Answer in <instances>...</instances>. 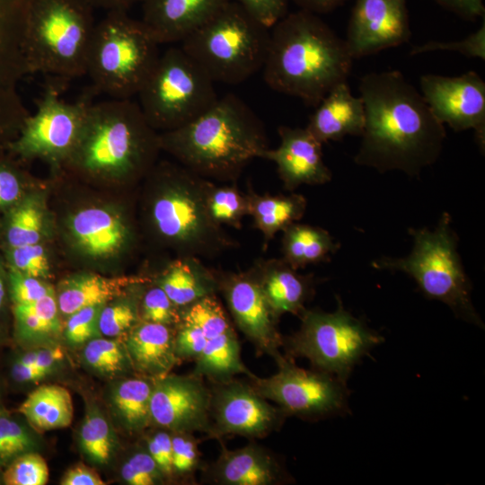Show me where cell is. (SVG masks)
I'll return each mask as SVG.
<instances>
[{
  "mask_svg": "<svg viewBox=\"0 0 485 485\" xmlns=\"http://www.w3.org/2000/svg\"><path fill=\"white\" fill-rule=\"evenodd\" d=\"M358 89L365 124L354 157L357 165L414 177L436 162L446 137L445 126L400 71L368 73Z\"/></svg>",
  "mask_w": 485,
  "mask_h": 485,
  "instance_id": "obj_1",
  "label": "cell"
},
{
  "mask_svg": "<svg viewBox=\"0 0 485 485\" xmlns=\"http://www.w3.org/2000/svg\"><path fill=\"white\" fill-rule=\"evenodd\" d=\"M353 60L345 40L318 14L299 9L270 28L261 70L269 88L315 107L347 82Z\"/></svg>",
  "mask_w": 485,
  "mask_h": 485,
  "instance_id": "obj_2",
  "label": "cell"
},
{
  "mask_svg": "<svg viewBox=\"0 0 485 485\" xmlns=\"http://www.w3.org/2000/svg\"><path fill=\"white\" fill-rule=\"evenodd\" d=\"M161 148L187 169L209 180L234 183L269 148L265 128L238 96L228 93L190 122L159 134Z\"/></svg>",
  "mask_w": 485,
  "mask_h": 485,
  "instance_id": "obj_3",
  "label": "cell"
},
{
  "mask_svg": "<svg viewBox=\"0 0 485 485\" xmlns=\"http://www.w3.org/2000/svg\"><path fill=\"white\" fill-rule=\"evenodd\" d=\"M159 148L160 136L139 104L110 99L90 104L68 159L87 173L127 178L146 171Z\"/></svg>",
  "mask_w": 485,
  "mask_h": 485,
  "instance_id": "obj_4",
  "label": "cell"
},
{
  "mask_svg": "<svg viewBox=\"0 0 485 485\" xmlns=\"http://www.w3.org/2000/svg\"><path fill=\"white\" fill-rule=\"evenodd\" d=\"M156 188L149 219L156 234L180 256L215 258L235 249L238 242L211 217L207 180L183 165H162L154 173Z\"/></svg>",
  "mask_w": 485,
  "mask_h": 485,
  "instance_id": "obj_5",
  "label": "cell"
},
{
  "mask_svg": "<svg viewBox=\"0 0 485 485\" xmlns=\"http://www.w3.org/2000/svg\"><path fill=\"white\" fill-rule=\"evenodd\" d=\"M269 30L231 0L180 47L214 83L238 84L262 69Z\"/></svg>",
  "mask_w": 485,
  "mask_h": 485,
  "instance_id": "obj_6",
  "label": "cell"
},
{
  "mask_svg": "<svg viewBox=\"0 0 485 485\" xmlns=\"http://www.w3.org/2000/svg\"><path fill=\"white\" fill-rule=\"evenodd\" d=\"M409 233L413 246L407 256L381 257L372 266L407 274L426 296L446 304L460 319L483 328L472 301L471 283L457 250L458 238L448 213L441 216L433 229L410 228Z\"/></svg>",
  "mask_w": 485,
  "mask_h": 485,
  "instance_id": "obj_7",
  "label": "cell"
},
{
  "mask_svg": "<svg viewBox=\"0 0 485 485\" xmlns=\"http://www.w3.org/2000/svg\"><path fill=\"white\" fill-rule=\"evenodd\" d=\"M159 43L128 12H108L95 24L86 74L95 93L111 99L137 95L160 57Z\"/></svg>",
  "mask_w": 485,
  "mask_h": 485,
  "instance_id": "obj_8",
  "label": "cell"
},
{
  "mask_svg": "<svg viewBox=\"0 0 485 485\" xmlns=\"http://www.w3.org/2000/svg\"><path fill=\"white\" fill-rule=\"evenodd\" d=\"M93 10L84 0H36L25 34L28 74L85 75L95 27Z\"/></svg>",
  "mask_w": 485,
  "mask_h": 485,
  "instance_id": "obj_9",
  "label": "cell"
},
{
  "mask_svg": "<svg viewBox=\"0 0 485 485\" xmlns=\"http://www.w3.org/2000/svg\"><path fill=\"white\" fill-rule=\"evenodd\" d=\"M299 317V330L283 339L289 357L306 358L314 369L346 382L355 366L384 341L347 311L339 297L333 312L305 309Z\"/></svg>",
  "mask_w": 485,
  "mask_h": 485,
  "instance_id": "obj_10",
  "label": "cell"
},
{
  "mask_svg": "<svg viewBox=\"0 0 485 485\" xmlns=\"http://www.w3.org/2000/svg\"><path fill=\"white\" fill-rule=\"evenodd\" d=\"M215 83L181 47L167 48L137 93L139 106L155 130L178 128L218 99Z\"/></svg>",
  "mask_w": 485,
  "mask_h": 485,
  "instance_id": "obj_11",
  "label": "cell"
},
{
  "mask_svg": "<svg viewBox=\"0 0 485 485\" xmlns=\"http://www.w3.org/2000/svg\"><path fill=\"white\" fill-rule=\"evenodd\" d=\"M273 357L277 373L249 379L262 397L278 404L287 416L318 419L348 410L346 381L316 369L301 368L280 353Z\"/></svg>",
  "mask_w": 485,
  "mask_h": 485,
  "instance_id": "obj_12",
  "label": "cell"
},
{
  "mask_svg": "<svg viewBox=\"0 0 485 485\" xmlns=\"http://www.w3.org/2000/svg\"><path fill=\"white\" fill-rule=\"evenodd\" d=\"M89 94L74 102L60 98L48 85L33 114L25 119L17 137L7 146L23 159L58 161L69 158L80 137L91 104Z\"/></svg>",
  "mask_w": 485,
  "mask_h": 485,
  "instance_id": "obj_13",
  "label": "cell"
},
{
  "mask_svg": "<svg viewBox=\"0 0 485 485\" xmlns=\"http://www.w3.org/2000/svg\"><path fill=\"white\" fill-rule=\"evenodd\" d=\"M35 0H0V142L13 141L30 112L19 93L28 74L25 34Z\"/></svg>",
  "mask_w": 485,
  "mask_h": 485,
  "instance_id": "obj_14",
  "label": "cell"
},
{
  "mask_svg": "<svg viewBox=\"0 0 485 485\" xmlns=\"http://www.w3.org/2000/svg\"><path fill=\"white\" fill-rule=\"evenodd\" d=\"M212 383L210 436L264 437L278 430L287 417L279 407L269 403L251 384L233 378Z\"/></svg>",
  "mask_w": 485,
  "mask_h": 485,
  "instance_id": "obj_15",
  "label": "cell"
},
{
  "mask_svg": "<svg viewBox=\"0 0 485 485\" xmlns=\"http://www.w3.org/2000/svg\"><path fill=\"white\" fill-rule=\"evenodd\" d=\"M421 94L436 119L456 132L474 130L480 149L485 148V82L474 71L458 76L423 75Z\"/></svg>",
  "mask_w": 485,
  "mask_h": 485,
  "instance_id": "obj_16",
  "label": "cell"
},
{
  "mask_svg": "<svg viewBox=\"0 0 485 485\" xmlns=\"http://www.w3.org/2000/svg\"><path fill=\"white\" fill-rule=\"evenodd\" d=\"M216 274L218 291L223 294L237 328L259 352L272 357L279 353L284 339L278 329L279 319L267 301L256 263L245 271Z\"/></svg>",
  "mask_w": 485,
  "mask_h": 485,
  "instance_id": "obj_17",
  "label": "cell"
},
{
  "mask_svg": "<svg viewBox=\"0 0 485 485\" xmlns=\"http://www.w3.org/2000/svg\"><path fill=\"white\" fill-rule=\"evenodd\" d=\"M211 392L203 377L170 373L154 379L151 424L170 432H206L210 426Z\"/></svg>",
  "mask_w": 485,
  "mask_h": 485,
  "instance_id": "obj_18",
  "label": "cell"
},
{
  "mask_svg": "<svg viewBox=\"0 0 485 485\" xmlns=\"http://www.w3.org/2000/svg\"><path fill=\"white\" fill-rule=\"evenodd\" d=\"M407 0H355L345 41L354 59L407 43Z\"/></svg>",
  "mask_w": 485,
  "mask_h": 485,
  "instance_id": "obj_19",
  "label": "cell"
},
{
  "mask_svg": "<svg viewBox=\"0 0 485 485\" xmlns=\"http://www.w3.org/2000/svg\"><path fill=\"white\" fill-rule=\"evenodd\" d=\"M280 143L269 148L263 159L275 163L284 189L294 191L302 185H323L332 178L322 156V144L306 128L279 126Z\"/></svg>",
  "mask_w": 485,
  "mask_h": 485,
  "instance_id": "obj_20",
  "label": "cell"
},
{
  "mask_svg": "<svg viewBox=\"0 0 485 485\" xmlns=\"http://www.w3.org/2000/svg\"><path fill=\"white\" fill-rule=\"evenodd\" d=\"M219 485H274L288 481L278 460L266 448L249 444L234 450L223 448L206 472Z\"/></svg>",
  "mask_w": 485,
  "mask_h": 485,
  "instance_id": "obj_21",
  "label": "cell"
},
{
  "mask_svg": "<svg viewBox=\"0 0 485 485\" xmlns=\"http://www.w3.org/2000/svg\"><path fill=\"white\" fill-rule=\"evenodd\" d=\"M231 0H143V22L159 44L183 40Z\"/></svg>",
  "mask_w": 485,
  "mask_h": 485,
  "instance_id": "obj_22",
  "label": "cell"
},
{
  "mask_svg": "<svg viewBox=\"0 0 485 485\" xmlns=\"http://www.w3.org/2000/svg\"><path fill=\"white\" fill-rule=\"evenodd\" d=\"M176 327L139 321L122 338L133 370L157 378L180 363L174 348Z\"/></svg>",
  "mask_w": 485,
  "mask_h": 485,
  "instance_id": "obj_23",
  "label": "cell"
},
{
  "mask_svg": "<svg viewBox=\"0 0 485 485\" xmlns=\"http://www.w3.org/2000/svg\"><path fill=\"white\" fill-rule=\"evenodd\" d=\"M365 108L361 96H354L347 82L333 87L315 106L305 127L322 144L347 136H361Z\"/></svg>",
  "mask_w": 485,
  "mask_h": 485,
  "instance_id": "obj_24",
  "label": "cell"
},
{
  "mask_svg": "<svg viewBox=\"0 0 485 485\" xmlns=\"http://www.w3.org/2000/svg\"><path fill=\"white\" fill-rule=\"evenodd\" d=\"M262 290L275 316H300L314 293V278L302 275L281 259L256 262Z\"/></svg>",
  "mask_w": 485,
  "mask_h": 485,
  "instance_id": "obj_25",
  "label": "cell"
},
{
  "mask_svg": "<svg viewBox=\"0 0 485 485\" xmlns=\"http://www.w3.org/2000/svg\"><path fill=\"white\" fill-rule=\"evenodd\" d=\"M70 230L78 246L88 255L104 258L119 252L129 239V229L117 213L101 207L76 212Z\"/></svg>",
  "mask_w": 485,
  "mask_h": 485,
  "instance_id": "obj_26",
  "label": "cell"
},
{
  "mask_svg": "<svg viewBox=\"0 0 485 485\" xmlns=\"http://www.w3.org/2000/svg\"><path fill=\"white\" fill-rule=\"evenodd\" d=\"M150 281L151 278L142 276L76 275L60 284L56 295L58 310L67 317L82 308L105 304L127 295L128 288Z\"/></svg>",
  "mask_w": 485,
  "mask_h": 485,
  "instance_id": "obj_27",
  "label": "cell"
},
{
  "mask_svg": "<svg viewBox=\"0 0 485 485\" xmlns=\"http://www.w3.org/2000/svg\"><path fill=\"white\" fill-rule=\"evenodd\" d=\"M155 284L180 309L218 291L216 272L207 268L201 259L190 256L171 261Z\"/></svg>",
  "mask_w": 485,
  "mask_h": 485,
  "instance_id": "obj_28",
  "label": "cell"
},
{
  "mask_svg": "<svg viewBox=\"0 0 485 485\" xmlns=\"http://www.w3.org/2000/svg\"><path fill=\"white\" fill-rule=\"evenodd\" d=\"M13 335L25 349L56 344L63 331L56 293L27 304H12Z\"/></svg>",
  "mask_w": 485,
  "mask_h": 485,
  "instance_id": "obj_29",
  "label": "cell"
},
{
  "mask_svg": "<svg viewBox=\"0 0 485 485\" xmlns=\"http://www.w3.org/2000/svg\"><path fill=\"white\" fill-rule=\"evenodd\" d=\"M245 194L248 216L252 217L255 228L262 234L264 251L278 232L304 216L307 207L306 198L294 192L288 195H260L249 184Z\"/></svg>",
  "mask_w": 485,
  "mask_h": 485,
  "instance_id": "obj_30",
  "label": "cell"
},
{
  "mask_svg": "<svg viewBox=\"0 0 485 485\" xmlns=\"http://www.w3.org/2000/svg\"><path fill=\"white\" fill-rule=\"evenodd\" d=\"M17 412L37 432L48 431L70 426L74 406L66 388L58 384H42L29 393Z\"/></svg>",
  "mask_w": 485,
  "mask_h": 485,
  "instance_id": "obj_31",
  "label": "cell"
},
{
  "mask_svg": "<svg viewBox=\"0 0 485 485\" xmlns=\"http://www.w3.org/2000/svg\"><path fill=\"white\" fill-rule=\"evenodd\" d=\"M282 233V259L295 269L329 261L340 249V243L322 227L296 222Z\"/></svg>",
  "mask_w": 485,
  "mask_h": 485,
  "instance_id": "obj_32",
  "label": "cell"
},
{
  "mask_svg": "<svg viewBox=\"0 0 485 485\" xmlns=\"http://www.w3.org/2000/svg\"><path fill=\"white\" fill-rule=\"evenodd\" d=\"M154 379L144 375L116 383L110 393L113 413L128 434L143 432L151 425L150 399Z\"/></svg>",
  "mask_w": 485,
  "mask_h": 485,
  "instance_id": "obj_33",
  "label": "cell"
},
{
  "mask_svg": "<svg viewBox=\"0 0 485 485\" xmlns=\"http://www.w3.org/2000/svg\"><path fill=\"white\" fill-rule=\"evenodd\" d=\"M193 374L207 376L211 382L228 380L237 374H244L249 378L255 375L242 361L240 344L234 329L207 340L196 358Z\"/></svg>",
  "mask_w": 485,
  "mask_h": 485,
  "instance_id": "obj_34",
  "label": "cell"
},
{
  "mask_svg": "<svg viewBox=\"0 0 485 485\" xmlns=\"http://www.w3.org/2000/svg\"><path fill=\"white\" fill-rule=\"evenodd\" d=\"M3 214V249L40 242L44 227V215L38 198L24 195Z\"/></svg>",
  "mask_w": 485,
  "mask_h": 485,
  "instance_id": "obj_35",
  "label": "cell"
},
{
  "mask_svg": "<svg viewBox=\"0 0 485 485\" xmlns=\"http://www.w3.org/2000/svg\"><path fill=\"white\" fill-rule=\"evenodd\" d=\"M117 437L109 420L95 405L86 409L79 430V445L91 462L103 465L109 463L117 447Z\"/></svg>",
  "mask_w": 485,
  "mask_h": 485,
  "instance_id": "obj_36",
  "label": "cell"
},
{
  "mask_svg": "<svg viewBox=\"0 0 485 485\" xmlns=\"http://www.w3.org/2000/svg\"><path fill=\"white\" fill-rule=\"evenodd\" d=\"M38 432L19 413L13 414L4 406L0 408V470L18 456L40 446Z\"/></svg>",
  "mask_w": 485,
  "mask_h": 485,
  "instance_id": "obj_37",
  "label": "cell"
},
{
  "mask_svg": "<svg viewBox=\"0 0 485 485\" xmlns=\"http://www.w3.org/2000/svg\"><path fill=\"white\" fill-rule=\"evenodd\" d=\"M86 366L105 377H119L133 370L121 338H96L88 341L82 352Z\"/></svg>",
  "mask_w": 485,
  "mask_h": 485,
  "instance_id": "obj_38",
  "label": "cell"
},
{
  "mask_svg": "<svg viewBox=\"0 0 485 485\" xmlns=\"http://www.w3.org/2000/svg\"><path fill=\"white\" fill-rule=\"evenodd\" d=\"M206 200L214 221L223 226L241 229L243 217L248 216V201L246 194L240 191L235 182L218 185L209 181Z\"/></svg>",
  "mask_w": 485,
  "mask_h": 485,
  "instance_id": "obj_39",
  "label": "cell"
},
{
  "mask_svg": "<svg viewBox=\"0 0 485 485\" xmlns=\"http://www.w3.org/2000/svg\"><path fill=\"white\" fill-rule=\"evenodd\" d=\"M181 321L199 328L207 340L234 329L216 294L181 308Z\"/></svg>",
  "mask_w": 485,
  "mask_h": 485,
  "instance_id": "obj_40",
  "label": "cell"
},
{
  "mask_svg": "<svg viewBox=\"0 0 485 485\" xmlns=\"http://www.w3.org/2000/svg\"><path fill=\"white\" fill-rule=\"evenodd\" d=\"M125 295L102 306L99 316V329L102 337L122 339L140 321L136 299Z\"/></svg>",
  "mask_w": 485,
  "mask_h": 485,
  "instance_id": "obj_41",
  "label": "cell"
},
{
  "mask_svg": "<svg viewBox=\"0 0 485 485\" xmlns=\"http://www.w3.org/2000/svg\"><path fill=\"white\" fill-rule=\"evenodd\" d=\"M48 475V463L37 451L18 456L2 472L4 485H44Z\"/></svg>",
  "mask_w": 485,
  "mask_h": 485,
  "instance_id": "obj_42",
  "label": "cell"
},
{
  "mask_svg": "<svg viewBox=\"0 0 485 485\" xmlns=\"http://www.w3.org/2000/svg\"><path fill=\"white\" fill-rule=\"evenodd\" d=\"M3 250L4 263L8 269L41 279L48 278V259L40 243Z\"/></svg>",
  "mask_w": 485,
  "mask_h": 485,
  "instance_id": "obj_43",
  "label": "cell"
},
{
  "mask_svg": "<svg viewBox=\"0 0 485 485\" xmlns=\"http://www.w3.org/2000/svg\"><path fill=\"white\" fill-rule=\"evenodd\" d=\"M139 317L141 321L176 327L181 322V309L155 284L141 298Z\"/></svg>",
  "mask_w": 485,
  "mask_h": 485,
  "instance_id": "obj_44",
  "label": "cell"
},
{
  "mask_svg": "<svg viewBox=\"0 0 485 485\" xmlns=\"http://www.w3.org/2000/svg\"><path fill=\"white\" fill-rule=\"evenodd\" d=\"M103 305L87 306L67 316L63 333L70 346H84L88 341L102 337L99 316Z\"/></svg>",
  "mask_w": 485,
  "mask_h": 485,
  "instance_id": "obj_45",
  "label": "cell"
},
{
  "mask_svg": "<svg viewBox=\"0 0 485 485\" xmlns=\"http://www.w3.org/2000/svg\"><path fill=\"white\" fill-rule=\"evenodd\" d=\"M454 51L467 57L485 60V17L481 26L461 40L438 41L429 40L421 45L413 46L410 55L416 56L433 51Z\"/></svg>",
  "mask_w": 485,
  "mask_h": 485,
  "instance_id": "obj_46",
  "label": "cell"
},
{
  "mask_svg": "<svg viewBox=\"0 0 485 485\" xmlns=\"http://www.w3.org/2000/svg\"><path fill=\"white\" fill-rule=\"evenodd\" d=\"M122 480L129 485H155L166 478L146 449L134 452L120 469Z\"/></svg>",
  "mask_w": 485,
  "mask_h": 485,
  "instance_id": "obj_47",
  "label": "cell"
},
{
  "mask_svg": "<svg viewBox=\"0 0 485 485\" xmlns=\"http://www.w3.org/2000/svg\"><path fill=\"white\" fill-rule=\"evenodd\" d=\"M7 279L9 300L12 304L32 303L55 293L53 287L41 278L8 268Z\"/></svg>",
  "mask_w": 485,
  "mask_h": 485,
  "instance_id": "obj_48",
  "label": "cell"
},
{
  "mask_svg": "<svg viewBox=\"0 0 485 485\" xmlns=\"http://www.w3.org/2000/svg\"><path fill=\"white\" fill-rule=\"evenodd\" d=\"M173 476L191 475L199 463L198 441L192 433L172 432Z\"/></svg>",
  "mask_w": 485,
  "mask_h": 485,
  "instance_id": "obj_49",
  "label": "cell"
},
{
  "mask_svg": "<svg viewBox=\"0 0 485 485\" xmlns=\"http://www.w3.org/2000/svg\"><path fill=\"white\" fill-rule=\"evenodd\" d=\"M24 178L10 161L0 158V212H4L24 196Z\"/></svg>",
  "mask_w": 485,
  "mask_h": 485,
  "instance_id": "obj_50",
  "label": "cell"
},
{
  "mask_svg": "<svg viewBox=\"0 0 485 485\" xmlns=\"http://www.w3.org/2000/svg\"><path fill=\"white\" fill-rule=\"evenodd\" d=\"M207 339L197 326L180 322L176 326L174 348L177 357L182 359L196 358L201 354Z\"/></svg>",
  "mask_w": 485,
  "mask_h": 485,
  "instance_id": "obj_51",
  "label": "cell"
},
{
  "mask_svg": "<svg viewBox=\"0 0 485 485\" xmlns=\"http://www.w3.org/2000/svg\"><path fill=\"white\" fill-rule=\"evenodd\" d=\"M265 27L272 28L287 13L288 0H235Z\"/></svg>",
  "mask_w": 485,
  "mask_h": 485,
  "instance_id": "obj_52",
  "label": "cell"
},
{
  "mask_svg": "<svg viewBox=\"0 0 485 485\" xmlns=\"http://www.w3.org/2000/svg\"><path fill=\"white\" fill-rule=\"evenodd\" d=\"M160 429L146 438V450L168 480L173 476L172 432Z\"/></svg>",
  "mask_w": 485,
  "mask_h": 485,
  "instance_id": "obj_53",
  "label": "cell"
},
{
  "mask_svg": "<svg viewBox=\"0 0 485 485\" xmlns=\"http://www.w3.org/2000/svg\"><path fill=\"white\" fill-rule=\"evenodd\" d=\"M444 9L471 22L485 17L483 0H433Z\"/></svg>",
  "mask_w": 485,
  "mask_h": 485,
  "instance_id": "obj_54",
  "label": "cell"
},
{
  "mask_svg": "<svg viewBox=\"0 0 485 485\" xmlns=\"http://www.w3.org/2000/svg\"><path fill=\"white\" fill-rule=\"evenodd\" d=\"M62 485H103L104 481L93 469L78 463L69 468L63 475Z\"/></svg>",
  "mask_w": 485,
  "mask_h": 485,
  "instance_id": "obj_55",
  "label": "cell"
},
{
  "mask_svg": "<svg viewBox=\"0 0 485 485\" xmlns=\"http://www.w3.org/2000/svg\"><path fill=\"white\" fill-rule=\"evenodd\" d=\"M299 9L315 14L328 13L344 4L349 0H291Z\"/></svg>",
  "mask_w": 485,
  "mask_h": 485,
  "instance_id": "obj_56",
  "label": "cell"
},
{
  "mask_svg": "<svg viewBox=\"0 0 485 485\" xmlns=\"http://www.w3.org/2000/svg\"><path fill=\"white\" fill-rule=\"evenodd\" d=\"M93 9L100 8L108 12H128L134 4L143 0H84Z\"/></svg>",
  "mask_w": 485,
  "mask_h": 485,
  "instance_id": "obj_57",
  "label": "cell"
},
{
  "mask_svg": "<svg viewBox=\"0 0 485 485\" xmlns=\"http://www.w3.org/2000/svg\"><path fill=\"white\" fill-rule=\"evenodd\" d=\"M8 295L7 268L4 262L0 260V312L4 308Z\"/></svg>",
  "mask_w": 485,
  "mask_h": 485,
  "instance_id": "obj_58",
  "label": "cell"
},
{
  "mask_svg": "<svg viewBox=\"0 0 485 485\" xmlns=\"http://www.w3.org/2000/svg\"><path fill=\"white\" fill-rule=\"evenodd\" d=\"M4 382H3V379L0 375V408L3 405V396H4Z\"/></svg>",
  "mask_w": 485,
  "mask_h": 485,
  "instance_id": "obj_59",
  "label": "cell"
},
{
  "mask_svg": "<svg viewBox=\"0 0 485 485\" xmlns=\"http://www.w3.org/2000/svg\"><path fill=\"white\" fill-rule=\"evenodd\" d=\"M2 472H3V471L0 470V484H4V482H3V477H2Z\"/></svg>",
  "mask_w": 485,
  "mask_h": 485,
  "instance_id": "obj_60",
  "label": "cell"
},
{
  "mask_svg": "<svg viewBox=\"0 0 485 485\" xmlns=\"http://www.w3.org/2000/svg\"><path fill=\"white\" fill-rule=\"evenodd\" d=\"M2 340H3V334H2V331L0 330V344H1Z\"/></svg>",
  "mask_w": 485,
  "mask_h": 485,
  "instance_id": "obj_61",
  "label": "cell"
}]
</instances>
